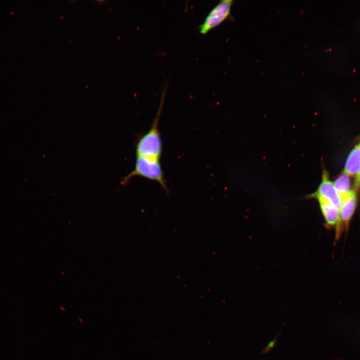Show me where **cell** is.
<instances>
[{
    "instance_id": "2",
    "label": "cell",
    "mask_w": 360,
    "mask_h": 360,
    "mask_svg": "<svg viewBox=\"0 0 360 360\" xmlns=\"http://www.w3.org/2000/svg\"><path fill=\"white\" fill-rule=\"evenodd\" d=\"M140 176L158 182L168 192L166 182L160 161L136 156L134 170L122 180L125 185L134 176Z\"/></svg>"
},
{
    "instance_id": "3",
    "label": "cell",
    "mask_w": 360,
    "mask_h": 360,
    "mask_svg": "<svg viewBox=\"0 0 360 360\" xmlns=\"http://www.w3.org/2000/svg\"><path fill=\"white\" fill-rule=\"evenodd\" d=\"M306 199H316L324 200L340 210L342 198L335 188L334 184L328 178V172H322V180L317 190L304 198Z\"/></svg>"
},
{
    "instance_id": "5",
    "label": "cell",
    "mask_w": 360,
    "mask_h": 360,
    "mask_svg": "<svg viewBox=\"0 0 360 360\" xmlns=\"http://www.w3.org/2000/svg\"><path fill=\"white\" fill-rule=\"evenodd\" d=\"M232 0L220 2L208 14L200 26V32L204 34L222 23L230 15L232 4Z\"/></svg>"
},
{
    "instance_id": "6",
    "label": "cell",
    "mask_w": 360,
    "mask_h": 360,
    "mask_svg": "<svg viewBox=\"0 0 360 360\" xmlns=\"http://www.w3.org/2000/svg\"><path fill=\"white\" fill-rule=\"evenodd\" d=\"M318 201L324 220V226L328 230L332 229L336 230L340 222V210L324 200Z\"/></svg>"
},
{
    "instance_id": "8",
    "label": "cell",
    "mask_w": 360,
    "mask_h": 360,
    "mask_svg": "<svg viewBox=\"0 0 360 360\" xmlns=\"http://www.w3.org/2000/svg\"><path fill=\"white\" fill-rule=\"evenodd\" d=\"M334 186L342 198L348 194L350 190V182L349 176L344 173L339 176L334 183Z\"/></svg>"
},
{
    "instance_id": "9",
    "label": "cell",
    "mask_w": 360,
    "mask_h": 360,
    "mask_svg": "<svg viewBox=\"0 0 360 360\" xmlns=\"http://www.w3.org/2000/svg\"><path fill=\"white\" fill-rule=\"evenodd\" d=\"M280 332L278 333L274 338L271 340L260 352L261 354H266L269 352L275 346L277 341Z\"/></svg>"
},
{
    "instance_id": "1",
    "label": "cell",
    "mask_w": 360,
    "mask_h": 360,
    "mask_svg": "<svg viewBox=\"0 0 360 360\" xmlns=\"http://www.w3.org/2000/svg\"><path fill=\"white\" fill-rule=\"evenodd\" d=\"M166 95V88L162 92L158 110L149 130L142 136L136 142V150L138 156L160 161L162 152V144L158 130V121Z\"/></svg>"
},
{
    "instance_id": "7",
    "label": "cell",
    "mask_w": 360,
    "mask_h": 360,
    "mask_svg": "<svg viewBox=\"0 0 360 360\" xmlns=\"http://www.w3.org/2000/svg\"><path fill=\"white\" fill-rule=\"evenodd\" d=\"M360 170V144L350 152L346 162L344 173L349 176L356 175Z\"/></svg>"
},
{
    "instance_id": "4",
    "label": "cell",
    "mask_w": 360,
    "mask_h": 360,
    "mask_svg": "<svg viewBox=\"0 0 360 360\" xmlns=\"http://www.w3.org/2000/svg\"><path fill=\"white\" fill-rule=\"evenodd\" d=\"M356 205V193L354 190L342 198L340 210V222L338 228L335 230V242L340 240L344 232L348 231Z\"/></svg>"
},
{
    "instance_id": "10",
    "label": "cell",
    "mask_w": 360,
    "mask_h": 360,
    "mask_svg": "<svg viewBox=\"0 0 360 360\" xmlns=\"http://www.w3.org/2000/svg\"><path fill=\"white\" fill-rule=\"evenodd\" d=\"M360 189V170L356 174L354 182V190L356 193Z\"/></svg>"
}]
</instances>
